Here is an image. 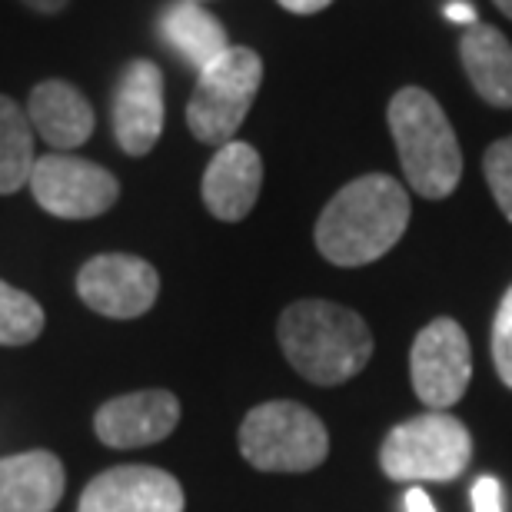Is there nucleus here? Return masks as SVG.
Here are the masks:
<instances>
[{
	"label": "nucleus",
	"mask_w": 512,
	"mask_h": 512,
	"mask_svg": "<svg viewBox=\"0 0 512 512\" xmlns=\"http://www.w3.org/2000/svg\"><path fill=\"white\" fill-rule=\"evenodd\" d=\"M409 193L389 173H366L346 183L316 220V250L336 266H366L403 240Z\"/></svg>",
	"instance_id": "nucleus-1"
},
{
	"label": "nucleus",
	"mask_w": 512,
	"mask_h": 512,
	"mask_svg": "<svg viewBox=\"0 0 512 512\" xmlns=\"http://www.w3.org/2000/svg\"><path fill=\"white\" fill-rule=\"evenodd\" d=\"M276 336L293 370L320 386L353 380L373 356V333L363 316L330 300H300L286 306L276 323Z\"/></svg>",
	"instance_id": "nucleus-2"
},
{
	"label": "nucleus",
	"mask_w": 512,
	"mask_h": 512,
	"mask_svg": "<svg viewBox=\"0 0 512 512\" xmlns=\"http://www.w3.org/2000/svg\"><path fill=\"white\" fill-rule=\"evenodd\" d=\"M386 120L409 187L426 200L449 197L463 177V150L439 100L423 87H403L389 100Z\"/></svg>",
	"instance_id": "nucleus-3"
},
{
	"label": "nucleus",
	"mask_w": 512,
	"mask_h": 512,
	"mask_svg": "<svg viewBox=\"0 0 512 512\" xmlns=\"http://www.w3.org/2000/svg\"><path fill=\"white\" fill-rule=\"evenodd\" d=\"M240 453L260 473H310L330 453V433L313 409L276 399L243 416Z\"/></svg>",
	"instance_id": "nucleus-4"
},
{
	"label": "nucleus",
	"mask_w": 512,
	"mask_h": 512,
	"mask_svg": "<svg viewBox=\"0 0 512 512\" xmlns=\"http://www.w3.org/2000/svg\"><path fill=\"white\" fill-rule=\"evenodd\" d=\"M473 459V436L456 416L429 409L389 429L380 466L396 483H449L463 476Z\"/></svg>",
	"instance_id": "nucleus-5"
},
{
	"label": "nucleus",
	"mask_w": 512,
	"mask_h": 512,
	"mask_svg": "<svg viewBox=\"0 0 512 512\" xmlns=\"http://www.w3.org/2000/svg\"><path fill=\"white\" fill-rule=\"evenodd\" d=\"M263 80V60L253 47H230L200 70L187 104V127L200 143L223 147L237 137Z\"/></svg>",
	"instance_id": "nucleus-6"
},
{
	"label": "nucleus",
	"mask_w": 512,
	"mask_h": 512,
	"mask_svg": "<svg viewBox=\"0 0 512 512\" xmlns=\"http://www.w3.org/2000/svg\"><path fill=\"white\" fill-rule=\"evenodd\" d=\"M27 183L40 207L60 220H94L120 197V183L107 167L54 150L37 157Z\"/></svg>",
	"instance_id": "nucleus-7"
},
{
	"label": "nucleus",
	"mask_w": 512,
	"mask_h": 512,
	"mask_svg": "<svg viewBox=\"0 0 512 512\" xmlns=\"http://www.w3.org/2000/svg\"><path fill=\"white\" fill-rule=\"evenodd\" d=\"M409 376L423 406L436 413L456 406L473 380V350L463 326L449 316L423 326L409 350Z\"/></svg>",
	"instance_id": "nucleus-8"
},
{
	"label": "nucleus",
	"mask_w": 512,
	"mask_h": 512,
	"mask_svg": "<svg viewBox=\"0 0 512 512\" xmlns=\"http://www.w3.org/2000/svg\"><path fill=\"white\" fill-rule=\"evenodd\" d=\"M77 293L90 310L110 320H137L157 303L160 273L130 253H100L77 273Z\"/></svg>",
	"instance_id": "nucleus-9"
},
{
	"label": "nucleus",
	"mask_w": 512,
	"mask_h": 512,
	"mask_svg": "<svg viewBox=\"0 0 512 512\" xmlns=\"http://www.w3.org/2000/svg\"><path fill=\"white\" fill-rule=\"evenodd\" d=\"M167 107H163V74L153 60H130L114 90V137L130 157H147L157 147Z\"/></svg>",
	"instance_id": "nucleus-10"
},
{
	"label": "nucleus",
	"mask_w": 512,
	"mask_h": 512,
	"mask_svg": "<svg viewBox=\"0 0 512 512\" xmlns=\"http://www.w3.org/2000/svg\"><path fill=\"white\" fill-rule=\"evenodd\" d=\"M183 486L157 466H114L94 476L77 512H183Z\"/></svg>",
	"instance_id": "nucleus-11"
},
{
	"label": "nucleus",
	"mask_w": 512,
	"mask_h": 512,
	"mask_svg": "<svg viewBox=\"0 0 512 512\" xmlns=\"http://www.w3.org/2000/svg\"><path fill=\"white\" fill-rule=\"evenodd\" d=\"M180 423V399L167 389H140L97 409L94 429L104 446L140 449L167 439Z\"/></svg>",
	"instance_id": "nucleus-12"
},
{
	"label": "nucleus",
	"mask_w": 512,
	"mask_h": 512,
	"mask_svg": "<svg viewBox=\"0 0 512 512\" xmlns=\"http://www.w3.org/2000/svg\"><path fill=\"white\" fill-rule=\"evenodd\" d=\"M263 187V160L250 143L230 140L217 147L203 173V203L217 220L240 223L250 217Z\"/></svg>",
	"instance_id": "nucleus-13"
},
{
	"label": "nucleus",
	"mask_w": 512,
	"mask_h": 512,
	"mask_svg": "<svg viewBox=\"0 0 512 512\" xmlns=\"http://www.w3.org/2000/svg\"><path fill=\"white\" fill-rule=\"evenodd\" d=\"M27 117L37 137L50 143V150L57 153H67L80 147V143H87L97 124L90 100L67 80H44V84L30 90Z\"/></svg>",
	"instance_id": "nucleus-14"
},
{
	"label": "nucleus",
	"mask_w": 512,
	"mask_h": 512,
	"mask_svg": "<svg viewBox=\"0 0 512 512\" xmlns=\"http://www.w3.org/2000/svg\"><path fill=\"white\" fill-rule=\"evenodd\" d=\"M64 486V463L47 449L0 459V512H54Z\"/></svg>",
	"instance_id": "nucleus-15"
},
{
	"label": "nucleus",
	"mask_w": 512,
	"mask_h": 512,
	"mask_svg": "<svg viewBox=\"0 0 512 512\" xmlns=\"http://www.w3.org/2000/svg\"><path fill=\"white\" fill-rule=\"evenodd\" d=\"M459 60L469 84L489 107H512V44L489 24H473L459 37Z\"/></svg>",
	"instance_id": "nucleus-16"
},
{
	"label": "nucleus",
	"mask_w": 512,
	"mask_h": 512,
	"mask_svg": "<svg viewBox=\"0 0 512 512\" xmlns=\"http://www.w3.org/2000/svg\"><path fill=\"white\" fill-rule=\"evenodd\" d=\"M157 27H160V37L167 40V44L177 50L197 74L203 67H210L220 54L230 50L227 27H223L207 7L193 4V0H177V4H170L160 14Z\"/></svg>",
	"instance_id": "nucleus-17"
},
{
	"label": "nucleus",
	"mask_w": 512,
	"mask_h": 512,
	"mask_svg": "<svg viewBox=\"0 0 512 512\" xmlns=\"http://www.w3.org/2000/svg\"><path fill=\"white\" fill-rule=\"evenodd\" d=\"M34 163V127L27 110L0 94V193L7 197L27 187Z\"/></svg>",
	"instance_id": "nucleus-18"
},
{
	"label": "nucleus",
	"mask_w": 512,
	"mask_h": 512,
	"mask_svg": "<svg viewBox=\"0 0 512 512\" xmlns=\"http://www.w3.org/2000/svg\"><path fill=\"white\" fill-rule=\"evenodd\" d=\"M44 306L34 296L0 280V346H27L44 333Z\"/></svg>",
	"instance_id": "nucleus-19"
},
{
	"label": "nucleus",
	"mask_w": 512,
	"mask_h": 512,
	"mask_svg": "<svg viewBox=\"0 0 512 512\" xmlns=\"http://www.w3.org/2000/svg\"><path fill=\"white\" fill-rule=\"evenodd\" d=\"M483 173L489 180V190L503 210V217L512 223V137L496 140L483 157Z\"/></svg>",
	"instance_id": "nucleus-20"
},
{
	"label": "nucleus",
	"mask_w": 512,
	"mask_h": 512,
	"mask_svg": "<svg viewBox=\"0 0 512 512\" xmlns=\"http://www.w3.org/2000/svg\"><path fill=\"white\" fill-rule=\"evenodd\" d=\"M493 363L496 373L512 389V286L503 293L493 320Z\"/></svg>",
	"instance_id": "nucleus-21"
},
{
	"label": "nucleus",
	"mask_w": 512,
	"mask_h": 512,
	"mask_svg": "<svg viewBox=\"0 0 512 512\" xmlns=\"http://www.w3.org/2000/svg\"><path fill=\"white\" fill-rule=\"evenodd\" d=\"M473 506L476 512H503V489L493 476H479L473 486Z\"/></svg>",
	"instance_id": "nucleus-22"
},
{
	"label": "nucleus",
	"mask_w": 512,
	"mask_h": 512,
	"mask_svg": "<svg viewBox=\"0 0 512 512\" xmlns=\"http://www.w3.org/2000/svg\"><path fill=\"white\" fill-rule=\"evenodd\" d=\"M330 4L333 0H280V7H286L290 14H320Z\"/></svg>",
	"instance_id": "nucleus-23"
},
{
	"label": "nucleus",
	"mask_w": 512,
	"mask_h": 512,
	"mask_svg": "<svg viewBox=\"0 0 512 512\" xmlns=\"http://www.w3.org/2000/svg\"><path fill=\"white\" fill-rule=\"evenodd\" d=\"M446 17H449V20H456V24H466V27L479 24V20H476V10L469 7L466 0H456V4H449V7H446Z\"/></svg>",
	"instance_id": "nucleus-24"
},
{
	"label": "nucleus",
	"mask_w": 512,
	"mask_h": 512,
	"mask_svg": "<svg viewBox=\"0 0 512 512\" xmlns=\"http://www.w3.org/2000/svg\"><path fill=\"white\" fill-rule=\"evenodd\" d=\"M406 512H436V506H433V499H429L423 489H409L406 493Z\"/></svg>",
	"instance_id": "nucleus-25"
},
{
	"label": "nucleus",
	"mask_w": 512,
	"mask_h": 512,
	"mask_svg": "<svg viewBox=\"0 0 512 512\" xmlns=\"http://www.w3.org/2000/svg\"><path fill=\"white\" fill-rule=\"evenodd\" d=\"M24 7H30V10H37V14H60L70 0H20Z\"/></svg>",
	"instance_id": "nucleus-26"
},
{
	"label": "nucleus",
	"mask_w": 512,
	"mask_h": 512,
	"mask_svg": "<svg viewBox=\"0 0 512 512\" xmlns=\"http://www.w3.org/2000/svg\"><path fill=\"white\" fill-rule=\"evenodd\" d=\"M493 4H496V7L503 10V14H506V17L512 20V0H493Z\"/></svg>",
	"instance_id": "nucleus-27"
},
{
	"label": "nucleus",
	"mask_w": 512,
	"mask_h": 512,
	"mask_svg": "<svg viewBox=\"0 0 512 512\" xmlns=\"http://www.w3.org/2000/svg\"><path fill=\"white\" fill-rule=\"evenodd\" d=\"M193 4H203V0H193Z\"/></svg>",
	"instance_id": "nucleus-28"
}]
</instances>
